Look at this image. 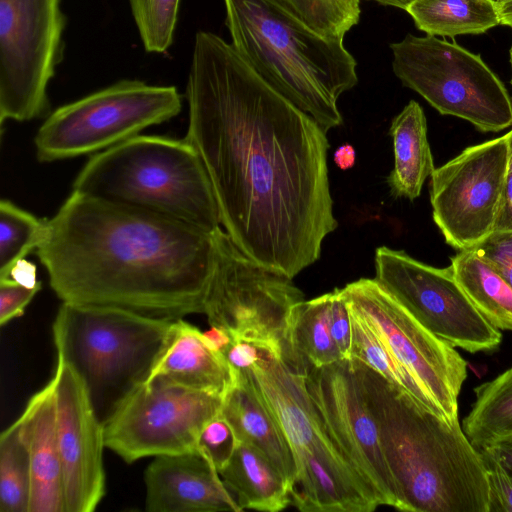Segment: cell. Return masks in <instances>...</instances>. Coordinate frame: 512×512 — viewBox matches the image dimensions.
I'll list each match as a JSON object with an SVG mask.
<instances>
[{
    "mask_svg": "<svg viewBox=\"0 0 512 512\" xmlns=\"http://www.w3.org/2000/svg\"><path fill=\"white\" fill-rule=\"evenodd\" d=\"M374 260L375 279L432 334L469 353L499 347L501 331L474 307L451 266L433 267L386 246Z\"/></svg>",
    "mask_w": 512,
    "mask_h": 512,
    "instance_id": "cell-13",
    "label": "cell"
},
{
    "mask_svg": "<svg viewBox=\"0 0 512 512\" xmlns=\"http://www.w3.org/2000/svg\"><path fill=\"white\" fill-rule=\"evenodd\" d=\"M186 98L185 139L206 168L225 232L247 257L293 278L338 226L326 131L212 32L195 36Z\"/></svg>",
    "mask_w": 512,
    "mask_h": 512,
    "instance_id": "cell-1",
    "label": "cell"
},
{
    "mask_svg": "<svg viewBox=\"0 0 512 512\" xmlns=\"http://www.w3.org/2000/svg\"><path fill=\"white\" fill-rule=\"evenodd\" d=\"M501 25L512 28V0L497 1Z\"/></svg>",
    "mask_w": 512,
    "mask_h": 512,
    "instance_id": "cell-43",
    "label": "cell"
},
{
    "mask_svg": "<svg viewBox=\"0 0 512 512\" xmlns=\"http://www.w3.org/2000/svg\"><path fill=\"white\" fill-rule=\"evenodd\" d=\"M215 239L216 266L204 312L209 325L286 361L305 362L292 339L296 310L304 301L302 291L292 278L247 257L225 230L217 229Z\"/></svg>",
    "mask_w": 512,
    "mask_h": 512,
    "instance_id": "cell-8",
    "label": "cell"
},
{
    "mask_svg": "<svg viewBox=\"0 0 512 512\" xmlns=\"http://www.w3.org/2000/svg\"><path fill=\"white\" fill-rule=\"evenodd\" d=\"M47 219H40L8 199L0 201V280L42 243Z\"/></svg>",
    "mask_w": 512,
    "mask_h": 512,
    "instance_id": "cell-29",
    "label": "cell"
},
{
    "mask_svg": "<svg viewBox=\"0 0 512 512\" xmlns=\"http://www.w3.org/2000/svg\"><path fill=\"white\" fill-rule=\"evenodd\" d=\"M175 86L122 80L48 114L34 137L36 157L47 163L101 152L177 116Z\"/></svg>",
    "mask_w": 512,
    "mask_h": 512,
    "instance_id": "cell-10",
    "label": "cell"
},
{
    "mask_svg": "<svg viewBox=\"0 0 512 512\" xmlns=\"http://www.w3.org/2000/svg\"><path fill=\"white\" fill-rule=\"evenodd\" d=\"M494 231H512V172H508Z\"/></svg>",
    "mask_w": 512,
    "mask_h": 512,
    "instance_id": "cell-40",
    "label": "cell"
},
{
    "mask_svg": "<svg viewBox=\"0 0 512 512\" xmlns=\"http://www.w3.org/2000/svg\"><path fill=\"white\" fill-rule=\"evenodd\" d=\"M390 48L396 77L439 113L483 132L512 125L511 97L480 55L431 35L407 34Z\"/></svg>",
    "mask_w": 512,
    "mask_h": 512,
    "instance_id": "cell-9",
    "label": "cell"
},
{
    "mask_svg": "<svg viewBox=\"0 0 512 512\" xmlns=\"http://www.w3.org/2000/svg\"><path fill=\"white\" fill-rule=\"evenodd\" d=\"M149 512H241L216 468L197 451L154 457L144 473Z\"/></svg>",
    "mask_w": 512,
    "mask_h": 512,
    "instance_id": "cell-18",
    "label": "cell"
},
{
    "mask_svg": "<svg viewBox=\"0 0 512 512\" xmlns=\"http://www.w3.org/2000/svg\"><path fill=\"white\" fill-rule=\"evenodd\" d=\"M303 23L331 39L344 36L359 23L361 0H280Z\"/></svg>",
    "mask_w": 512,
    "mask_h": 512,
    "instance_id": "cell-31",
    "label": "cell"
},
{
    "mask_svg": "<svg viewBox=\"0 0 512 512\" xmlns=\"http://www.w3.org/2000/svg\"><path fill=\"white\" fill-rule=\"evenodd\" d=\"M405 11L431 36L478 35L501 25L495 0H415Z\"/></svg>",
    "mask_w": 512,
    "mask_h": 512,
    "instance_id": "cell-25",
    "label": "cell"
},
{
    "mask_svg": "<svg viewBox=\"0 0 512 512\" xmlns=\"http://www.w3.org/2000/svg\"><path fill=\"white\" fill-rule=\"evenodd\" d=\"M223 399L221 414L232 426L239 442L258 449L284 476L290 493L296 466L284 435L270 411L258 397L244 371Z\"/></svg>",
    "mask_w": 512,
    "mask_h": 512,
    "instance_id": "cell-21",
    "label": "cell"
},
{
    "mask_svg": "<svg viewBox=\"0 0 512 512\" xmlns=\"http://www.w3.org/2000/svg\"><path fill=\"white\" fill-rule=\"evenodd\" d=\"M66 512H93L105 495L103 422L83 378L61 354L53 377Z\"/></svg>",
    "mask_w": 512,
    "mask_h": 512,
    "instance_id": "cell-17",
    "label": "cell"
},
{
    "mask_svg": "<svg viewBox=\"0 0 512 512\" xmlns=\"http://www.w3.org/2000/svg\"><path fill=\"white\" fill-rule=\"evenodd\" d=\"M472 250L488 262L512 288V231H493Z\"/></svg>",
    "mask_w": 512,
    "mask_h": 512,
    "instance_id": "cell-34",
    "label": "cell"
},
{
    "mask_svg": "<svg viewBox=\"0 0 512 512\" xmlns=\"http://www.w3.org/2000/svg\"><path fill=\"white\" fill-rule=\"evenodd\" d=\"M224 356L233 369L242 371L252 368L259 362L262 347L245 340L232 339Z\"/></svg>",
    "mask_w": 512,
    "mask_h": 512,
    "instance_id": "cell-38",
    "label": "cell"
},
{
    "mask_svg": "<svg viewBox=\"0 0 512 512\" xmlns=\"http://www.w3.org/2000/svg\"><path fill=\"white\" fill-rule=\"evenodd\" d=\"M342 293L396 359L431 394L446 419L457 422L467 362L454 346L422 326L375 278L347 284Z\"/></svg>",
    "mask_w": 512,
    "mask_h": 512,
    "instance_id": "cell-14",
    "label": "cell"
},
{
    "mask_svg": "<svg viewBox=\"0 0 512 512\" xmlns=\"http://www.w3.org/2000/svg\"><path fill=\"white\" fill-rule=\"evenodd\" d=\"M479 450L490 454L509 475H512V434L499 437Z\"/></svg>",
    "mask_w": 512,
    "mask_h": 512,
    "instance_id": "cell-39",
    "label": "cell"
},
{
    "mask_svg": "<svg viewBox=\"0 0 512 512\" xmlns=\"http://www.w3.org/2000/svg\"><path fill=\"white\" fill-rule=\"evenodd\" d=\"M475 401L463 420V431L478 450L512 434V367L474 388Z\"/></svg>",
    "mask_w": 512,
    "mask_h": 512,
    "instance_id": "cell-27",
    "label": "cell"
},
{
    "mask_svg": "<svg viewBox=\"0 0 512 512\" xmlns=\"http://www.w3.org/2000/svg\"><path fill=\"white\" fill-rule=\"evenodd\" d=\"M510 64H511V69H512V46L510 48Z\"/></svg>",
    "mask_w": 512,
    "mask_h": 512,
    "instance_id": "cell-46",
    "label": "cell"
},
{
    "mask_svg": "<svg viewBox=\"0 0 512 512\" xmlns=\"http://www.w3.org/2000/svg\"><path fill=\"white\" fill-rule=\"evenodd\" d=\"M330 292L299 304L292 339L295 349L314 367L343 359L330 331Z\"/></svg>",
    "mask_w": 512,
    "mask_h": 512,
    "instance_id": "cell-28",
    "label": "cell"
},
{
    "mask_svg": "<svg viewBox=\"0 0 512 512\" xmlns=\"http://www.w3.org/2000/svg\"><path fill=\"white\" fill-rule=\"evenodd\" d=\"M347 305L352 326L350 358L363 362L384 378L408 392L423 406L446 418L431 394L396 359L369 322L348 303Z\"/></svg>",
    "mask_w": 512,
    "mask_h": 512,
    "instance_id": "cell-26",
    "label": "cell"
},
{
    "mask_svg": "<svg viewBox=\"0 0 512 512\" xmlns=\"http://www.w3.org/2000/svg\"><path fill=\"white\" fill-rule=\"evenodd\" d=\"M224 397L164 379L133 388L103 421L106 448L125 462L196 451L204 425Z\"/></svg>",
    "mask_w": 512,
    "mask_h": 512,
    "instance_id": "cell-12",
    "label": "cell"
},
{
    "mask_svg": "<svg viewBox=\"0 0 512 512\" xmlns=\"http://www.w3.org/2000/svg\"><path fill=\"white\" fill-rule=\"evenodd\" d=\"M144 48L164 53L172 45L180 0H128Z\"/></svg>",
    "mask_w": 512,
    "mask_h": 512,
    "instance_id": "cell-32",
    "label": "cell"
},
{
    "mask_svg": "<svg viewBox=\"0 0 512 512\" xmlns=\"http://www.w3.org/2000/svg\"><path fill=\"white\" fill-rule=\"evenodd\" d=\"M330 295V331L343 359H350L352 326L348 305L342 289L336 288Z\"/></svg>",
    "mask_w": 512,
    "mask_h": 512,
    "instance_id": "cell-37",
    "label": "cell"
},
{
    "mask_svg": "<svg viewBox=\"0 0 512 512\" xmlns=\"http://www.w3.org/2000/svg\"><path fill=\"white\" fill-rule=\"evenodd\" d=\"M360 378L399 509L411 512H488L487 471L459 421L426 408L363 362Z\"/></svg>",
    "mask_w": 512,
    "mask_h": 512,
    "instance_id": "cell-3",
    "label": "cell"
},
{
    "mask_svg": "<svg viewBox=\"0 0 512 512\" xmlns=\"http://www.w3.org/2000/svg\"><path fill=\"white\" fill-rule=\"evenodd\" d=\"M458 284L481 315L495 328L512 331V288L472 249L451 258Z\"/></svg>",
    "mask_w": 512,
    "mask_h": 512,
    "instance_id": "cell-24",
    "label": "cell"
},
{
    "mask_svg": "<svg viewBox=\"0 0 512 512\" xmlns=\"http://www.w3.org/2000/svg\"><path fill=\"white\" fill-rule=\"evenodd\" d=\"M204 339L211 349L224 354L232 342L230 334L217 326H210V329L203 332Z\"/></svg>",
    "mask_w": 512,
    "mask_h": 512,
    "instance_id": "cell-41",
    "label": "cell"
},
{
    "mask_svg": "<svg viewBox=\"0 0 512 512\" xmlns=\"http://www.w3.org/2000/svg\"><path fill=\"white\" fill-rule=\"evenodd\" d=\"M237 376L224 354L209 347L203 332L177 319L171 321L144 381L159 378L224 397Z\"/></svg>",
    "mask_w": 512,
    "mask_h": 512,
    "instance_id": "cell-20",
    "label": "cell"
},
{
    "mask_svg": "<svg viewBox=\"0 0 512 512\" xmlns=\"http://www.w3.org/2000/svg\"><path fill=\"white\" fill-rule=\"evenodd\" d=\"M507 174L506 135L470 146L435 168L433 219L450 246L472 249L495 230Z\"/></svg>",
    "mask_w": 512,
    "mask_h": 512,
    "instance_id": "cell-15",
    "label": "cell"
},
{
    "mask_svg": "<svg viewBox=\"0 0 512 512\" xmlns=\"http://www.w3.org/2000/svg\"><path fill=\"white\" fill-rule=\"evenodd\" d=\"M309 366L262 347L259 362L242 370L293 455L291 504L302 512H372L380 506L377 499L333 442L308 393Z\"/></svg>",
    "mask_w": 512,
    "mask_h": 512,
    "instance_id": "cell-6",
    "label": "cell"
},
{
    "mask_svg": "<svg viewBox=\"0 0 512 512\" xmlns=\"http://www.w3.org/2000/svg\"><path fill=\"white\" fill-rule=\"evenodd\" d=\"M31 473L16 421L0 436V511L29 512Z\"/></svg>",
    "mask_w": 512,
    "mask_h": 512,
    "instance_id": "cell-30",
    "label": "cell"
},
{
    "mask_svg": "<svg viewBox=\"0 0 512 512\" xmlns=\"http://www.w3.org/2000/svg\"><path fill=\"white\" fill-rule=\"evenodd\" d=\"M219 474L242 510L278 512L291 504L290 488L284 476L247 443H239Z\"/></svg>",
    "mask_w": 512,
    "mask_h": 512,
    "instance_id": "cell-23",
    "label": "cell"
},
{
    "mask_svg": "<svg viewBox=\"0 0 512 512\" xmlns=\"http://www.w3.org/2000/svg\"><path fill=\"white\" fill-rule=\"evenodd\" d=\"M495 1H499V0H495Z\"/></svg>",
    "mask_w": 512,
    "mask_h": 512,
    "instance_id": "cell-47",
    "label": "cell"
},
{
    "mask_svg": "<svg viewBox=\"0 0 512 512\" xmlns=\"http://www.w3.org/2000/svg\"><path fill=\"white\" fill-rule=\"evenodd\" d=\"M62 302L174 321L204 314L215 232L72 191L36 250Z\"/></svg>",
    "mask_w": 512,
    "mask_h": 512,
    "instance_id": "cell-2",
    "label": "cell"
},
{
    "mask_svg": "<svg viewBox=\"0 0 512 512\" xmlns=\"http://www.w3.org/2000/svg\"><path fill=\"white\" fill-rule=\"evenodd\" d=\"M41 287L40 281L34 286H29L11 278L1 279L0 324L3 326L14 318L22 316Z\"/></svg>",
    "mask_w": 512,
    "mask_h": 512,
    "instance_id": "cell-36",
    "label": "cell"
},
{
    "mask_svg": "<svg viewBox=\"0 0 512 512\" xmlns=\"http://www.w3.org/2000/svg\"><path fill=\"white\" fill-rule=\"evenodd\" d=\"M394 168L387 177L394 197L417 198L435 170L422 107L411 100L391 122Z\"/></svg>",
    "mask_w": 512,
    "mask_h": 512,
    "instance_id": "cell-22",
    "label": "cell"
},
{
    "mask_svg": "<svg viewBox=\"0 0 512 512\" xmlns=\"http://www.w3.org/2000/svg\"><path fill=\"white\" fill-rule=\"evenodd\" d=\"M170 323L117 307L62 302L52 326L56 352L83 378L102 422L146 379Z\"/></svg>",
    "mask_w": 512,
    "mask_h": 512,
    "instance_id": "cell-7",
    "label": "cell"
},
{
    "mask_svg": "<svg viewBox=\"0 0 512 512\" xmlns=\"http://www.w3.org/2000/svg\"><path fill=\"white\" fill-rule=\"evenodd\" d=\"M487 471L488 512H512V475L490 454L479 450Z\"/></svg>",
    "mask_w": 512,
    "mask_h": 512,
    "instance_id": "cell-35",
    "label": "cell"
},
{
    "mask_svg": "<svg viewBox=\"0 0 512 512\" xmlns=\"http://www.w3.org/2000/svg\"><path fill=\"white\" fill-rule=\"evenodd\" d=\"M231 44L274 90L326 132L342 124L339 97L358 82L343 40L303 23L280 0H223Z\"/></svg>",
    "mask_w": 512,
    "mask_h": 512,
    "instance_id": "cell-4",
    "label": "cell"
},
{
    "mask_svg": "<svg viewBox=\"0 0 512 512\" xmlns=\"http://www.w3.org/2000/svg\"><path fill=\"white\" fill-rule=\"evenodd\" d=\"M16 423L30 464L29 512H66L52 379L29 399Z\"/></svg>",
    "mask_w": 512,
    "mask_h": 512,
    "instance_id": "cell-19",
    "label": "cell"
},
{
    "mask_svg": "<svg viewBox=\"0 0 512 512\" xmlns=\"http://www.w3.org/2000/svg\"><path fill=\"white\" fill-rule=\"evenodd\" d=\"M60 0H0V125L49 112L48 85L63 59Z\"/></svg>",
    "mask_w": 512,
    "mask_h": 512,
    "instance_id": "cell-11",
    "label": "cell"
},
{
    "mask_svg": "<svg viewBox=\"0 0 512 512\" xmlns=\"http://www.w3.org/2000/svg\"><path fill=\"white\" fill-rule=\"evenodd\" d=\"M239 443L232 426L220 412L202 428L196 451L219 472L230 461Z\"/></svg>",
    "mask_w": 512,
    "mask_h": 512,
    "instance_id": "cell-33",
    "label": "cell"
},
{
    "mask_svg": "<svg viewBox=\"0 0 512 512\" xmlns=\"http://www.w3.org/2000/svg\"><path fill=\"white\" fill-rule=\"evenodd\" d=\"M306 386L333 442L379 505L399 509L397 490L382 451L378 427L352 360L341 359L322 367L310 365Z\"/></svg>",
    "mask_w": 512,
    "mask_h": 512,
    "instance_id": "cell-16",
    "label": "cell"
},
{
    "mask_svg": "<svg viewBox=\"0 0 512 512\" xmlns=\"http://www.w3.org/2000/svg\"><path fill=\"white\" fill-rule=\"evenodd\" d=\"M356 161V152L351 144H343L334 152V162L342 170L350 169Z\"/></svg>",
    "mask_w": 512,
    "mask_h": 512,
    "instance_id": "cell-42",
    "label": "cell"
},
{
    "mask_svg": "<svg viewBox=\"0 0 512 512\" xmlns=\"http://www.w3.org/2000/svg\"><path fill=\"white\" fill-rule=\"evenodd\" d=\"M72 188L208 233L220 228V211L209 175L185 138L139 134L127 139L92 155Z\"/></svg>",
    "mask_w": 512,
    "mask_h": 512,
    "instance_id": "cell-5",
    "label": "cell"
},
{
    "mask_svg": "<svg viewBox=\"0 0 512 512\" xmlns=\"http://www.w3.org/2000/svg\"><path fill=\"white\" fill-rule=\"evenodd\" d=\"M366 1H374L383 6H391L399 9L405 10L408 5H410L415 0H366Z\"/></svg>",
    "mask_w": 512,
    "mask_h": 512,
    "instance_id": "cell-44",
    "label": "cell"
},
{
    "mask_svg": "<svg viewBox=\"0 0 512 512\" xmlns=\"http://www.w3.org/2000/svg\"><path fill=\"white\" fill-rule=\"evenodd\" d=\"M508 145V172H512V130L506 134Z\"/></svg>",
    "mask_w": 512,
    "mask_h": 512,
    "instance_id": "cell-45",
    "label": "cell"
}]
</instances>
